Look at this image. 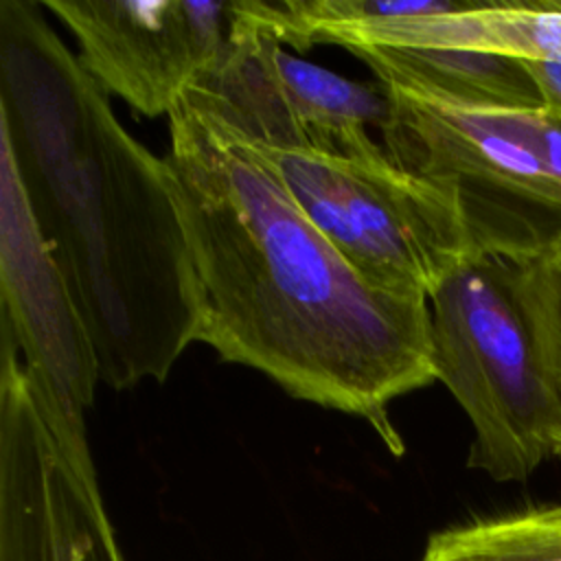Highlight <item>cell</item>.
<instances>
[{
  "mask_svg": "<svg viewBox=\"0 0 561 561\" xmlns=\"http://www.w3.org/2000/svg\"><path fill=\"white\" fill-rule=\"evenodd\" d=\"M421 561H561V502L438 530Z\"/></svg>",
  "mask_w": 561,
  "mask_h": 561,
  "instance_id": "obj_12",
  "label": "cell"
},
{
  "mask_svg": "<svg viewBox=\"0 0 561 561\" xmlns=\"http://www.w3.org/2000/svg\"><path fill=\"white\" fill-rule=\"evenodd\" d=\"M533 81L539 88L543 110L561 121V61H539V59H524Z\"/></svg>",
  "mask_w": 561,
  "mask_h": 561,
  "instance_id": "obj_14",
  "label": "cell"
},
{
  "mask_svg": "<svg viewBox=\"0 0 561 561\" xmlns=\"http://www.w3.org/2000/svg\"><path fill=\"white\" fill-rule=\"evenodd\" d=\"M432 366L473 427L469 469L526 480L554 456L561 403L543 364L517 265L460 263L430 296Z\"/></svg>",
  "mask_w": 561,
  "mask_h": 561,
  "instance_id": "obj_4",
  "label": "cell"
},
{
  "mask_svg": "<svg viewBox=\"0 0 561 561\" xmlns=\"http://www.w3.org/2000/svg\"><path fill=\"white\" fill-rule=\"evenodd\" d=\"M381 83L465 110H543L524 59L430 46H355Z\"/></svg>",
  "mask_w": 561,
  "mask_h": 561,
  "instance_id": "obj_11",
  "label": "cell"
},
{
  "mask_svg": "<svg viewBox=\"0 0 561 561\" xmlns=\"http://www.w3.org/2000/svg\"><path fill=\"white\" fill-rule=\"evenodd\" d=\"M313 44L465 48L561 61V0H476L458 13L324 26L313 33Z\"/></svg>",
  "mask_w": 561,
  "mask_h": 561,
  "instance_id": "obj_10",
  "label": "cell"
},
{
  "mask_svg": "<svg viewBox=\"0 0 561 561\" xmlns=\"http://www.w3.org/2000/svg\"><path fill=\"white\" fill-rule=\"evenodd\" d=\"M383 85L388 158L456 191L476 252L513 265L561 263V121L546 110H465Z\"/></svg>",
  "mask_w": 561,
  "mask_h": 561,
  "instance_id": "obj_3",
  "label": "cell"
},
{
  "mask_svg": "<svg viewBox=\"0 0 561 561\" xmlns=\"http://www.w3.org/2000/svg\"><path fill=\"white\" fill-rule=\"evenodd\" d=\"M517 274L543 364L561 403V263L517 265ZM554 456L561 458V421L554 436Z\"/></svg>",
  "mask_w": 561,
  "mask_h": 561,
  "instance_id": "obj_13",
  "label": "cell"
},
{
  "mask_svg": "<svg viewBox=\"0 0 561 561\" xmlns=\"http://www.w3.org/2000/svg\"><path fill=\"white\" fill-rule=\"evenodd\" d=\"M2 316L22 353L24 373L44 421L70 451L90 454L85 408L94 401L96 355L68 283L44 241L13 164L0 158Z\"/></svg>",
  "mask_w": 561,
  "mask_h": 561,
  "instance_id": "obj_8",
  "label": "cell"
},
{
  "mask_svg": "<svg viewBox=\"0 0 561 561\" xmlns=\"http://www.w3.org/2000/svg\"><path fill=\"white\" fill-rule=\"evenodd\" d=\"M2 331L0 561H127L90 454L59 443Z\"/></svg>",
  "mask_w": 561,
  "mask_h": 561,
  "instance_id": "obj_7",
  "label": "cell"
},
{
  "mask_svg": "<svg viewBox=\"0 0 561 561\" xmlns=\"http://www.w3.org/2000/svg\"><path fill=\"white\" fill-rule=\"evenodd\" d=\"M254 147L305 217L379 289L430 300L460 263L480 256L456 191L401 169L386 149L344 158Z\"/></svg>",
  "mask_w": 561,
  "mask_h": 561,
  "instance_id": "obj_5",
  "label": "cell"
},
{
  "mask_svg": "<svg viewBox=\"0 0 561 561\" xmlns=\"http://www.w3.org/2000/svg\"><path fill=\"white\" fill-rule=\"evenodd\" d=\"M79 44L81 68L142 116L171 114L219 57L232 2L46 0Z\"/></svg>",
  "mask_w": 561,
  "mask_h": 561,
  "instance_id": "obj_9",
  "label": "cell"
},
{
  "mask_svg": "<svg viewBox=\"0 0 561 561\" xmlns=\"http://www.w3.org/2000/svg\"><path fill=\"white\" fill-rule=\"evenodd\" d=\"M202 294L199 342L294 399L405 445L392 399L430 386V300L364 280L289 197L259 149L184 96L162 158Z\"/></svg>",
  "mask_w": 561,
  "mask_h": 561,
  "instance_id": "obj_1",
  "label": "cell"
},
{
  "mask_svg": "<svg viewBox=\"0 0 561 561\" xmlns=\"http://www.w3.org/2000/svg\"><path fill=\"white\" fill-rule=\"evenodd\" d=\"M0 134L88 329L99 379L114 390L162 381L202 324L164 160L123 129L107 92L31 0L0 2Z\"/></svg>",
  "mask_w": 561,
  "mask_h": 561,
  "instance_id": "obj_2",
  "label": "cell"
},
{
  "mask_svg": "<svg viewBox=\"0 0 561 561\" xmlns=\"http://www.w3.org/2000/svg\"><path fill=\"white\" fill-rule=\"evenodd\" d=\"M245 140L344 158L383 151L390 101L381 81L362 83L283 50L263 0H234L232 26L215 64L184 92Z\"/></svg>",
  "mask_w": 561,
  "mask_h": 561,
  "instance_id": "obj_6",
  "label": "cell"
}]
</instances>
